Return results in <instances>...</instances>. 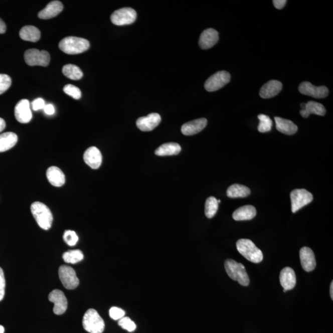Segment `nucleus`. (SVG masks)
<instances>
[{"label": "nucleus", "mask_w": 333, "mask_h": 333, "mask_svg": "<svg viewBox=\"0 0 333 333\" xmlns=\"http://www.w3.org/2000/svg\"><path fill=\"white\" fill-rule=\"evenodd\" d=\"M299 91L302 95L315 98H326L329 93L328 89L324 86L316 87L308 82H303L300 83Z\"/></svg>", "instance_id": "f8f14e48"}, {"label": "nucleus", "mask_w": 333, "mask_h": 333, "mask_svg": "<svg viewBox=\"0 0 333 333\" xmlns=\"http://www.w3.org/2000/svg\"><path fill=\"white\" fill-rule=\"evenodd\" d=\"M88 40L76 37H68L62 40L59 44V48L62 52L68 55H77L89 49Z\"/></svg>", "instance_id": "f257e3e1"}, {"label": "nucleus", "mask_w": 333, "mask_h": 333, "mask_svg": "<svg viewBox=\"0 0 333 333\" xmlns=\"http://www.w3.org/2000/svg\"><path fill=\"white\" fill-rule=\"evenodd\" d=\"M58 272L61 283L66 289H74L79 286V280L73 268L68 265H61Z\"/></svg>", "instance_id": "6e6552de"}, {"label": "nucleus", "mask_w": 333, "mask_h": 333, "mask_svg": "<svg viewBox=\"0 0 333 333\" xmlns=\"http://www.w3.org/2000/svg\"><path fill=\"white\" fill-rule=\"evenodd\" d=\"M5 332V327L2 325H0V333Z\"/></svg>", "instance_id": "49530a36"}, {"label": "nucleus", "mask_w": 333, "mask_h": 333, "mask_svg": "<svg viewBox=\"0 0 333 333\" xmlns=\"http://www.w3.org/2000/svg\"><path fill=\"white\" fill-rule=\"evenodd\" d=\"M82 324L85 331L90 333H103L105 327L103 319L93 308H90L86 311Z\"/></svg>", "instance_id": "39448f33"}, {"label": "nucleus", "mask_w": 333, "mask_h": 333, "mask_svg": "<svg viewBox=\"0 0 333 333\" xmlns=\"http://www.w3.org/2000/svg\"><path fill=\"white\" fill-rule=\"evenodd\" d=\"M306 103H302L300 104V107H301L302 109H304L305 107Z\"/></svg>", "instance_id": "de8ad7c7"}, {"label": "nucleus", "mask_w": 333, "mask_h": 333, "mask_svg": "<svg viewBox=\"0 0 333 333\" xmlns=\"http://www.w3.org/2000/svg\"><path fill=\"white\" fill-rule=\"evenodd\" d=\"M230 79L231 76L228 72H217L206 80L205 84V89L209 92L219 90L229 83Z\"/></svg>", "instance_id": "9d476101"}, {"label": "nucleus", "mask_w": 333, "mask_h": 333, "mask_svg": "<svg viewBox=\"0 0 333 333\" xmlns=\"http://www.w3.org/2000/svg\"><path fill=\"white\" fill-rule=\"evenodd\" d=\"M63 73L70 79L78 80L83 77L82 70L74 64H67L63 67Z\"/></svg>", "instance_id": "c756f323"}, {"label": "nucleus", "mask_w": 333, "mask_h": 333, "mask_svg": "<svg viewBox=\"0 0 333 333\" xmlns=\"http://www.w3.org/2000/svg\"><path fill=\"white\" fill-rule=\"evenodd\" d=\"M300 264L302 267L306 272H309L315 269L316 267V260L315 254L312 250L308 247H303L300 250Z\"/></svg>", "instance_id": "2eb2a0df"}, {"label": "nucleus", "mask_w": 333, "mask_h": 333, "mask_svg": "<svg viewBox=\"0 0 333 333\" xmlns=\"http://www.w3.org/2000/svg\"><path fill=\"white\" fill-rule=\"evenodd\" d=\"M84 258L83 252L79 249L71 250L63 255V259L64 262L68 264H75L78 262H81Z\"/></svg>", "instance_id": "7c9ffc66"}, {"label": "nucleus", "mask_w": 333, "mask_h": 333, "mask_svg": "<svg viewBox=\"0 0 333 333\" xmlns=\"http://www.w3.org/2000/svg\"><path fill=\"white\" fill-rule=\"evenodd\" d=\"M5 127H6V122H5L4 119H3L2 118H0V133L4 130Z\"/></svg>", "instance_id": "c03bdc74"}, {"label": "nucleus", "mask_w": 333, "mask_h": 333, "mask_svg": "<svg viewBox=\"0 0 333 333\" xmlns=\"http://www.w3.org/2000/svg\"><path fill=\"white\" fill-rule=\"evenodd\" d=\"M63 240L69 246H74L79 241V237L74 231L66 230L64 233Z\"/></svg>", "instance_id": "f704fd0d"}, {"label": "nucleus", "mask_w": 333, "mask_h": 333, "mask_svg": "<svg viewBox=\"0 0 333 333\" xmlns=\"http://www.w3.org/2000/svg\"><path fill=\"white\" fill-rule=\"evenodd\" d=\"M280 281L284 292L293 289L296 284V276L294 270L288 267L284 268L280 272Z\"/></svg>", "instance_id": "a211bd4d"}, {"label": "nucleus", "mask_w": 333, "mask_h": 333, "mask_svg": "<svg viewBox=\"0 0 333 333\" xmlns=\"http://www.w3.org/2000/svg\"><path fill=\"white\" fill-rule=\"evenodd\" d=\"M236 248L238 252L250 262L257 264L261 262L264 258L261 250L258 248L255 244L248 239L239 240L236 243Z\"/></svg>", "instance_id": "7ed1b4c3"}, {"label": "nucleus", "mask_w": 333, "mask_h": 333, "mask_svg": "<svg viewBox=\"0 0 333 333\" xmlns=\"http://www.w3.org/2000/svg\"><path fill=\"white\" fill-rule=\"evenodd\" d=\"M48 299L54 303L53 311L56 315H60L66 312L68 308V300L61 290L55 289L48 295Z\"/></svg>", "instance_id": "9b49d317"}, {"label": "nucleus", "mask_w": 333, "mask_h": 333, "mask_svg": "<svg viewBox=\"0 0 333 333\" xmlns=\"http://www.w3.org/2000/svg\"><path fill=\"white\" fill-rule=\"evenodd\" d=\"M136 16V12L132 8H123L112 13L111 20L116 26L129 25L135 22Z\"/></svg>", "instance_id": "1a4fd4ad"}, {"label": "nucleus", "mask_w": 333, "mask_h": 333, "mask_svg": "<svg viewBox=\"0 0 333 333\" xmlns=\"http://www.w3.org/2000/svg\"><path fill=\"white\" fill-rule=\"evenodd\" d=\"M259 119V124L258 126V130L260 133H265L270 131L272 128L273 123L270 118L264 114L258 115Z\"/></svg>", "instance_id": "473e14b6"}, {"label": "nucleus", "mask_w": 333, "mask_h": 333, "mask_svg": "<svg viewBox=\"0 0 333 333\" xmlns=\"http://www.w3.org/2000/svg\"><path fill=\"white\" fill-rule=\"evenodd\" d=\"M283 88L281 82L278 80H270L260 88L259 95L260 97L268 99L274 97L280 92Z\"/></svg>", "instance_id": "aec40b11"}, {"label": "nucleus", "mask_w": 333, "mask_h": 333, "mask_svg": "<svg viewBox=\"0 0 333 333\" xmlns=\"http://www.w3.org/2000/svg\"><path fill=\"white\" fill-rule=\"evenodd\" d=\"M291 201V211L295 213L303 207L313 201V195L305 189H295L290 194Z\"/></svg>", "instance_id": "0eeeda50"}, {"label": "nucleus", "mask_w": 333, "mask_h": 333, "mask_svg": "<svg viewBox=\"0 0 333 333\" xmlns=\"http://www.w3.org/2000/svg\"><path fill=\"white\" fill-rule=\"evenodd\" d=\"M83 159L91 169H97L101 165L103 157H102L100 151L97 147L91 146L86 150L83 154Z\"/></svg>", "instance_id": "f3484780"}, {"label": "nucleus", "mask_w": 333, "mask_h": 333, "mask_svg": "<svg viewBox=\"0 0 333 333\" xmlns=\"http://www.w3.org/2000/svg\"><path fill=\"white\" fill-rule=\"evenodd\" d=\"M47 177L48 181L54 187H61L66 182L65 175L57 166H50L47 171Z\"/></svg>", "instance_id": "4be33fe9"}, {"label": "nucleus", "mask_w": 333, "mask_h": 333, "mask_svg": "<svg viewBox=\"0 0 333 333\" xmlns=\"http://www.w3.org/2000/svg\"><path fill=\"white\" fill-rule=\"evenodd\" d=\"M276 129L280 132L288 135H294L298 130L297 126L295 125L291 120L283 119V118L275 117Z\"/></svg>", "instance_id": "393cba45"}, {"label": "nucleus", "mask_w": 333, "mask_h": 333, "mask_svg": "<svg viewBox=\"0 0 333 333\" xmlns=\"http://www.w3.org/2000/svg\"><path fill=\"white\" fill-rule=\"evenodd\" d=\"M12 80L7 74H0V95L9 89L12 85Z\"/></svg>", "instance_id": "e433bc0d"}, {"label": "nucleus", "mask_w": 333, "mask_h": 333, "mask_svg": "<svg viewBox=\"0 0 333 333\" xmlns=\"http://www.w3.org/2000/svg\"><path fill=\"white\" fill-rule=\"evenodd\" d=\"M64 93L75 99H79L82 97V92L79 88L73 85H66L64 87Z\"/></svg>", "instance_id": "72a5a7b5"}, {"label": "nucleus", "mask_w": 333, "mask_h": 333, "mask_svg": "<svg viewBox=\"0 0 333 333\" xmlns=\"http://www.w3.org/2000/svg\"><path fill=\"white\" fill-rule=\"evenodd\" d=\"M208 124V120L205 118L196 119L185 123L182 125L181 131L186 136L194 135L200 133Z\"/></svg>", "instance_id": "6ab92c4d"}, {"label": "nucleus", "mask_w": 333, "mask_h": 333, "mask_svg": "<svg viewBox=\"0 0 333 333\" xmlns=\"http://www.w3.org/2000/svg\"><path fill=\"white\" fill-rule=\"evenodd\" d=\"M45 105V101L44 99L40 98L35 99V100L32 103V109H33L35 111L44 109Z\"/></svg>", "instance_id": "ea45409f"}, {"label": "nucleus", "mask_w": 333, "mask_h": 333, "mask_svg": "<svg viewBox=\"0 0 333 333\" xmlns=\"http://www.w3.org/2000/svg\"><path fill=\"white\" fill-rule=\"evenodd\" d=\"M218 32L214 29H208L201 34L199 45L201 49L208 50L213 47L219 41Z\"/></svg>", "instance_id": "dca6fc26"}, {"label": "nucleus", "mask_w": 333, "mask_h": 333, "mask_svg": "<svg viewBox=\"0 0 333 333\" xmlns=\"http://www.w3.org/2000/svg\"><path fill=\"white\" fill-rule=\"evenodd\" d=\"M118 324H119V325L122 328L127 330L128 332H133L135 331L136 328V325L135 322L131 320V319L130 318L127 317V316H124V317L119 319Z\"/></svg>", "instance_id": "c9c22d12"}, {"label": "nucleus", "mask_w": 333, "mask_h": 333, "mask_svg": "<svg viewBox=\"0 0 333 333\" xmlns=\"http://www.w3.org/2000/svg\"><path fill=\"white\" fill-rule=\"evenodd\" d=\"M160 121L161 117L159 114L152 113L147 116L139 118L136 120V125L141 131H150L157 127Z\"/></svg>", "instance_id": "4468645a"}, {"label": "nucleus", "mask_w": 333, "mask_h": 333, "mask_svg": "<svg viewBox=\"0 0 333 333\" xmlns=\"http://www.w3.org/2000/svg\"><path fill=\"white\" fill-rule=\"evenodd\" d=\"M251 194V190L244 185L234 184L228 188L227 192L228 197L231 198H246Z\"/></svg>", "instance_id": "c85d7f7f"}, {"label": "nucleus", "mask_w": 333, "mask_h": 333, "mask_svg": "<svg viewBox=\"0 0 333 333\" xmlns=\"http://www.w3.org/2000/svg\"><path fill=\"white\" fill-rule=\"evenodd\" d=\"M24 59L29 66L47 67L50 64V55L47 51L30 49L24 54Z\"/></svg>", "instance_id": "423d86ee"}, {"label": "nucleus", "mask_w": 333, "mask_h": 333, "mask_svg": "<svg viewBox=\"0 0 333 333\" xmlns=\"http://www.w3.org/2000/svg\"><path fill=\"white\" fill-rule=\"evenodd\" d=\"M182 150L180 144L176 143H168L161 145L155 150V155L159 156L179 154Z\"/></svg>", "instance_id": "cd10ccee"}, {"label": "nucleus", "mask_w": 333, "mask_h": 333, "mask_svg": "<svg viewBox=\"0 0 333 333\" xmlns=\"http://www.w3.org/2000/svg\"><path fill=\"white\" fill-rule=\"evenodd\" d=\"M20 36L21 39L25 41L37 42L41 37V33L38 28L32 26L24 27L21 29Z\"/></svg>", "instance_id": "bb28decb"}, {"label": "nucleus", "mask_w": 333, "mask_h": 333, "mask_svg": "<svg viewBox=\"0 0 333 333\" xmlns=\"http://www.w3.org/2000/svg\"><path fill=\"white\" fill-rule=\"evenodd\" d=\"M218 209L219 203L216 198L211 197L207 199L205 204V215L208 219L214 217Z\"/></svg>", "instance_id": "2f4dec72"}, {"label": "nucleus", "mask_w": 333, "mask_h": 333, "mask_svg": "<svg viewBox=\"0 0 333 333\" xmlns=\"http://www.w3.org/2000/svg\"><path fill=\"white\" fill-rule=\"evenodd\" d=\"M7 31V26L4 21L0 18V34H4Z\"/></svg>", "instance_id": "37998d69"}, {"label": "nucleus", "mask_w": 333, "mask_h": 333, "mask_svg": "<svg viewBox=\"0 0 333 333\" xmlns=\"http://www.w3.org/2000/svg\"><path fill=\"white\" fill-rule=\"evenodd\" d=\"M225 268L228 275L234 281H237L241 285L248 286L249 284V278L244 266L235 261L234 260L227 259L225 262Z\"/></svg>", "instance_id": "20e7f679"}, {"label": "nucleus", "mask_w": 333, "mask_h": 333, "mask_svg": "<svg viewBox=\"0 0 333 333\" xmlns=\"http://www.w3.org/2000/svg\"><path fill=\"white\" fill-rule=\"evenodd\" d=\"M44 110L45 114L48 115H53L55 112V107H54L52 104H48L47 105H45Z\"/></svg>", "instance_id": "79ce46f5"}, {"label": "nucleus", "mask_w": 333, "mask_h": 333, "mask_svg": "<svg viewBox=\"0 0 333 333\" xmlns=\"http://www.w3.org/2000/svg\"><path fill=\"white\" fill-rule=\"evenodd\" d=\"M63 5L60 1L51 2L49 4L39 13L38 16L42 20H50L56 17L63 10Z\"/></svg>", "instance_id": "412c9836"}, {"label": "nucleus", "mask_w": 333, "mask_h": 333, "mask_svg": "<svg viewBox=\"0 0 333 333\" xmlns=\"http://www.w3.org/2000/svg\"><path fill=\"white\" fill-rule=\"evenodd\" d=\"M5 287H6V281H5L4 270L0 267V301H2L5 297Z\"/></svg>", "instance_id": "58836bf2"}, {"label": "nucleus", "mask_w": 333, "mask_h": 333, "mask_svg": "<svg viewBox=\"0 0 333 333\" xmlns=\"http://www.w3.org/2000/svg\"><path fill=\"white\" fill-rule=\"evenodd\" d=\"M326 109L323 104L313 101H308L306 103L304 109L300 111V115L303 118H307L310 114H316L323 116L326 114Z\"/></svg>", "instance_id": "b1692460"}, {"label": "nucleus", "mask_w": 333, "mask_h": 333, "mask_svg": "<svg viewBox=\"0 0 333 333\" xmlns=\"http://www.w3.org/2000/svg\"><path fill=\"white\" fill-rule=\"evenodd\" d=\"M330 296L331 299H333V282H331V285H330Z\"/></svg>", "instance_id": "a18cd8bd"}, {"label": "nucleus", "mask_w": 333, "mask_h": 333, "mask_svg": "<svg viewBox=\"0 0 333 333\" xmlns=\"http://www.w3.org/2000/svg\"><path fill=\"white\" fill-rule=\"evenodd\" d=\"M125 315V311L122 310V308L117 307H112L110 308V317L114 319V320H119V319L124 317Z\"/></svg>", "instance_id": "4c0bfd02"}, {"label": "nucleus", "mask_w": 333, "mask_h": 333, "mask_svg": "<svg viewBox=\"0 0 333 333\" xmlns=\"http://www.w3.org/2000/svg\"><path fill=\"white\" fill-rule=\"evenodd\" d=\"M16 120L19 122L27 123L32 119L30 103L28 99H22L16 104L15 109Z\"/></svg>", "instance_id": "ddd939ff"}, {"label": "nucleus", "mask_w": 333, "mask_h": 333, "mask_svg": "<svg viewBox=\"0 0 333 333\" xmlns=\"http://www.w3.org/2000/svg\"><path fill=\"white\" fill-rule=\"evenodd\" d=\"M31 212L39 227L48 230L53 224V214L50 209L45 204L35 202L31 205Z\"/></svg>", "instance_id": "f03ea898"}, {"label": "nucleus", "mask_w": 333, "mask_h": 333, "mask_svg": "<svg viewBox=\"0 0 333 333\" xmlns=\"http://www.w3.org/2000/svg\"><path fill=\"white\" fill-rule=\"evenodd\" d=\"M257 211L253 206L247 205L241 207L233 212V218L236 221H243L254 219Z\"/></svg>", "instance_id": "5701e85b"}, {"label": "nucleus", "mask_w": 333, "mask_h": 333, "mask_svg": "<svg viewBox=\"0 0 333 333\" xmlns=\"http://www.w3.org/2000/svg\"><path fill=\"white\" fill-rule=\"evenodd\" d=\"M286 2V0H273V4L276 9L281 10L285 6Z\"/></svg>", "instance_id": "a19ab883"}, {"label": "nucleus", "mask_w": 333, "mask_h": 333, "mask_svg": "<svg viewBox=\"0 0 333 333\" xmlns=\"http://www.w3.org/2000/svg\"><path fill=\"white\" fill-rule=\"evenodd\" d=\"M18 137L13 132H6L0 135V152L8 151L18 143Z\"/></svg>", "instance_id": "a878e982"}]
</instances>
